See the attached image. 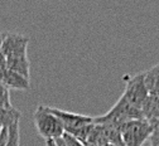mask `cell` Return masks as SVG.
I'll return each mask as SVG.
<instances>
[{
    "label": "cell",
    "mask_w": 159,
    "mask_h": 146,
    "mask_svg": "<svg viewBox=\"0 0 159 146\" xmlns=\"http://www.w3.org/2000/svg\"><path fill=\"white\" fill-rule=\"evenodd\" d=\"M49 111L61 121L62 126H63V131L70 135L73 134L76 130L81 129L84 126H87V125H91L93 122V117H90V116L73 113L70 111L59 110V108H54V107H49Z\"/></svg>",
    "instance_id": "8992f818"
},
{
    "label": "cell",
    "mask_w": 159,
    "mask_h": 146,
    "mask_svg": "<svg viewBox=\"0 0 159 146\" xmlns=\"http://www.w3.org/2000/svg\"><path fill=\"white\" fill-rule=\"evenodd\" d=\"M7 67L9 71L22 74L25 78L30 77V62L27 57H14L7 59Z\"/></svg>",
    "instance_id": "30bf717a"
},
{
    "label": "cell",
    "mask_w": 159,
    "mask_h": 146,
    "mask_svg": "<svg viewBox=\"0 0 159 146\" xmlns=\"http://www.w3.org/2000/svg\"><path fill=\"white\" fill-rule=\"evenodd\" d=\"M62 140L65 141L66 146H85L81 141H78L77 139H75L73 136H71V135H68V134H66V132H63Z\"/></svg>",
    "instance_id": "9a60e30c"
},
{
    "label": "cell",
    "mask_w": 159,
    "mask_h": 146,
    "mask_svg": "<svg viewBox=\"0 0 159 146\" xmlns=\"http://www.w3.org/2000/svg\"><path fill=\"white\" fill-rule=\"evenodd\" d=\"M143 81L148 95L159 96V63L143 72Z\"/></svg>",
    "instance_id": "9c48e42d"
},
{
    "label": "cell",
    "mask_w": 159,
    "mask_h": 146,
    "mask_svg": "<svg viewBox=\"0 0 159 146\" xmlns=\"http://www.w3.org/2000/svg\"><path fill=\"white\" fill-rule=\"evenodd\" d=\"M3 40H4V33H3V32H0V48H2Z\"/></svg>",
    "instance_id": "ffe728a7"
},
{
    "label": "cell",
    "mask_w": 159,
    "mask_h": 146,
    "mask_svg": "<svg viewBox=\"0 0 159 146\" xmlns=\"http://www.w3.org/2000/svg\"><path fill=\"white\" fill-rule=\"evenodd\" d=\"M33 123L39 136L44 140H56L62 137L63 126L51 111L48 106L39 105L33 113Z\"/></svg>",
    "instance_id": "7a4b0ae2"
},
{
    "label": "cell",
    "mask_w": 159,
    "mask_h": 146,
    "mask_svg": "<svg viewBox=\"0 0 159 146\" xmlns=\"http://www.w3.org/2000/svg\"><path fill=\"white\" fill-rule=\"evenodd\" d=\"M125 90L121 97L128 101L131 106L142 110V106L148 97V91L143 81V72L134 76H125Z\"/></svg>",
    "instance_id": "277c9868"
},
{
    "label": "cell",
    "mask_w": 159,
    "mask_h": 146,
    "mask_svg": "<svg viewBox=\"0 0 159 146\" xmlns=\"http://www.w3.org/2000/svg\"><path fill=\"white\" fill-rule=\"evenodd\" d=\"M152 126H153V132L149 139L150 144H152V146H159V121L153 123Z\"/></svg>",
    "instance_id": "5bb4252c"
},
{
    "label": "cell",
    "mask_w": 159,
    "mask_h": 146,
    "mask_svg": "<svg viewBox=\"0 0 159 146\" xmlns=\"http://www.w3.org/2000/svg\"><path fill=\"white\" fill-rule=\"evenodd\" d=\"M8 71V67H7V58L0 53V77H2L5 72Z\"/></svg>",
    "instance_id": "2e32d148"
},
{
    "label": "cell",
    "mask_w": 159,
    "mask_h": 146,
    "mask_svg": "<svg viewBox=\"0 0 159 146\" xmlns=\"http://www.w3.org/2000/svg\"><path fill=\"white\" fill-rule=\"evenodd\" d=\"M142 113L143 118L150 125L159 121V96L148 95L142 106Z\"/></svg>",
    "instance_id": "ba28073f"
},
{
    "label": "cell",
    "mask_w": 159,
    "mask_h": 146,
    "mask_svg": "<svg viewBox=\"0 0 159 146\" xmlns=\"http://www.w3.org/2000/svg\"><path fill=\"white\" fill-rule=\"evenodd\" d=\"M46 146H56L54 140H46Z\"/></svg>",
    "instance_id": "d6986e66"
},
{
    "label": "cell",
    "mask_w": 159,
    "mask_h": 146,
    "mask_svg": "<svg viewBox=\"0 0 159 146\" xmlns=\"http://www.w3.org/2000/svg\"><path fill=\"white\" fill-rule=\"evenodd\" d=\"M0 82L8 90H19V91H28L30 90V79L23 77L22 74L15 73L13 71H7L2 77Z\"/></svg>",
    "instance_id": "52a82bcc"
},
{
    "label": "cell",
    "mask_w": 159,
    "mask_h": 146,
    "mask_svg": "<svg viewBox=\"0 0 159 146\" xmlns=\"http://www.w3.org/2000/svg\"><path fill=\"white\" fill-rule=\"evenodd\" d=\"M13 106L10 102V93L7 87L0 85V107H10Z\"/></svg>",
    "instance_id": "4fadbf2b"
},
{
    "label": "cell",
    "mask_w": 159,
    "mask_h": 146,
    "mask_svg": "<svg viewBox=\"0 0 159 146\" xmlns=\"http://www.w3.org/2000/svg\"><path fill=\"white\" fill-rule=\"evenodd\" d=\"M54 142H56V146H66V144H65V141L62 140V137L56 139V140H54Z\"/></svg>",
    "instance_id": "ac0fdd59"
},
{
    "label": "cell",
    "mask_w": 159,
    "mask_h": 146,
    "mask_svg": "<svg viewBox=\"0 0 159 146\" xmlns=\"http://www.w3.org/2000/svg\"><path fill=\"white\" fill-rule=\"evenodd\" d=\"M5 146H20V127H19V122L8 127V140Z\"/></svg>",
    "instance_id": "7c38bea8"
},
{
    "label": "cell",
    "mask_w": 159,
    "mask_h": 146,
    "mask_svg": "<svg viewBox=\"0 0 159 146\" xmlns=\"http://www.w3.org/2000/svg\"><path fill=\"white\" fill-rule=\"evenodd\" d=\"M0 85H2V82H0Z\"/></svg>",
    "instance_id": "44dd1931"
},
{
    "label": "cell",
    "mask_w": 159,
    "mask_h": 146,
    "mask_svg": "<svg viewBox=\"0 0 159 146\" xmlns=\"http://www.w3.org/2000/svg\"><path fill=\"white\" fill-rule=\"evenodd\" d=\"M29 38L22 33H4L0 53L7 59L14 57H27Z\"/></svg>",
    "instance_id": "5b68a950"
},
{
    "label": "cell",
    "mask_w": 159,
    "mask_h": 146,
    "mask_svg": "<svg viewBox=\"0 0 159 146\" xmlns=\"http://www.w3.org/2000/svg\"><path fill=\"white\" fill-rule=\"evenodd\" d=\"M142 118H143L142 110L131 106L128 101L120 97L115 105L110 108L109 112L98 117H93V123L107 125V126H112L120 130L121 125H124L125 122L133 121V120H142Z\"/></svg>",
    "instance_id": "6da1fadb"
},
{
    "label": "cell",
    "mask_w": 159,
    "mask_h": 146,
    "mask_svg": "<svg viewBox=\"0 0 159 146\" xmlns=\"http://www.w3.org/2000/svg\"><path fill=\"white\" fill-rule=\"evenodd\" d=\"M8 140V127H3L0 131V146H5Z\"/></svg>",
    "instance_id": "e0dca14e"
},
{
    "label": "cell",
    "mask_w": 159,
    "mask_h": 146,
    "mask_svg": "<svg viewBox=\"0 0 159 146\" xmlns=\"http://www.w3.org/2000/svg\"><path fill=\"white\" fill-rule=\"evenodd\" d=\"M22 113L13 106L10 107H0V129L10 127L11 125L20 121Z\"/></svg>",
    "instance_id": "8fae6325"
},
{
    "label": "cell",
    "mask_w": 159,
    "mask_h": 146,
    "mask_svg": "<svg viewBox=\"0 0 159 146\" xmlns=\"http://www.w3.org/2000/svg\"><path fill=\"white\" fill-rule=\"evenodd\" d=\"M152 132L153 126L144 118L128 121L120 127L124 146H142L148 139H150Z\"/></svg>",
    "instance_id": "3957f363"
}]
</instances>
